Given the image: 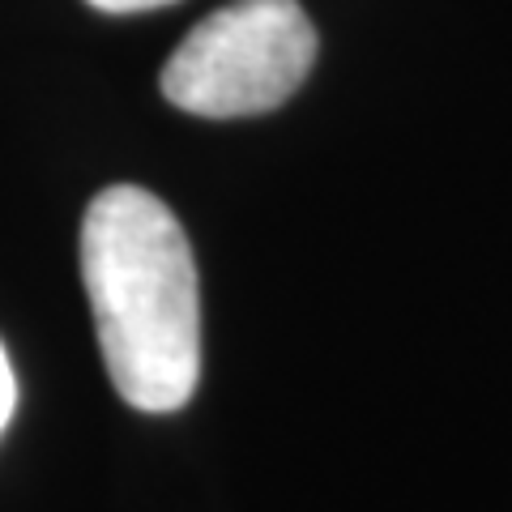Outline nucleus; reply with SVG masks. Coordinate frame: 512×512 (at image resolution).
Listing matches in <instances>:
<instances>
[{
    "label": "nucleus",
    "instance_id": "nucleus-1",
    "mask_svg": "<svg viewBox=\"0 0 512 512\" xmlns=\"http://www.w3.org/2000/svg\"><path fill=\"white\" fill-rule=\"evenodd\" d=\"M82 282L116 393L146 414L188 406L201 380V286L180 218L137 184L103 188L82 218Z\"/></svg>",
    "mask_w": 512,
    "mask_h": 512
},
{
    "label": "nucleus",
    "instance_id": "nucleus-2",
    "mask_svg": "<svg viewBox=\"0 0 512 512\" xmlns=\"http://www.w3.org/2000/svg\"><path fill=\"white\" fill-rule=\"evenodd\" d=\"M316 64V26L299 0H231L188 30L163 64L171 107L244 120L282 107Z\"/></svg>",
    "mask_w": 512,
    "mask_h": 512
},
{
    "label": "nucleus",
    "instance_id": "nucleus-4",
    "mask_svg": "<svg viewBox=\"0 0 512 512\" xmlns=\"http://www.w3.org/2000/svg\"><path fill=\"white\" fill-rule=\"evenodd\" d=\"M99 13H146V9H163L171 0H86Z\"/></svg>",
    "mask_w": 512,
    "mask_h": 512
},
{
    "label": "nucleus",
    "instance_id": "nucleus-3",
    "mask_svg": "<svg viewBox=\"0 0 512 512\" xmlns=\"http://www.w3.org/2000/svg\"><path fill=\"white\" fill-rule=\"evenodd\" d=\"M13 406H18V380H13L9 355H5V346H0V431L9 427V419H13Z\"/></svg>",
    "mask_w": 512,
    "mask_h": 512
}]
</instances>
